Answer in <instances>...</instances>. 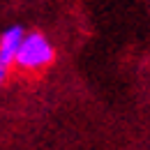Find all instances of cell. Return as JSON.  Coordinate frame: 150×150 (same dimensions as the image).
Wrapping results in <instances>:
<instances>
[{
  "label": "cell",
  "mask_w": 150,
  "mask_h": 150,
  "mask_svg": "<svg viewBox=\"0 0 150 150\" xmlns=\"http://www.w3.org/2000/svg\"><path fill=\"white\" fill-rule=\"evenodd\" d=\"M23 37H25V30L21 25H9L0 33V62H5L7 67L14 65Z\"/></svg>",
  "instance_id": "cell-2"
},
{
  "label": "cell",
  "mask_w": 150,
  "mask_h": 150,
  "mask_svg": "<svg viewBox=\"0 0 150 150\" xmlns=\"http://www.w3.org/2000/svg\"><path fill=\"white\" fill-rule=\"evenodd\" d=\"M7 72H9V67H7L5 62H0V86L7 81Z\"/></svg>",
  "instance_id": "cell-3"
},
{
  "label": "cell",
  "mask_w": 150,
  "mask_h": 150,
  "mask_svg": "<svg viewBox=\"0 0 150 150\" xmlns=\"http://www.w3.org/2000/svg\"><path fill=\"white\" fill-rule=\"evenodd\" d=\"M56 60V49L44 33H25L14 65L23 72H42Z\"/></svg>",
  "instance_id": "cell-1"
}]
</instances>
